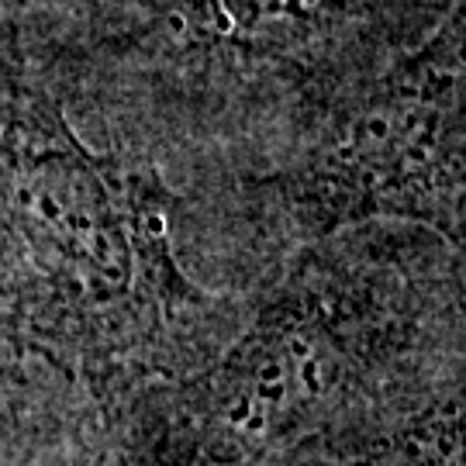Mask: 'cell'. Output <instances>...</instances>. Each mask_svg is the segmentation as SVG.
I'll use <instances>...</instances> for the list:
<instances>
[{"label":"cell","instance_id":"obj_1","mask_svg":"<svg viewBox=\"0 0 466 466\" xmlns=\"http://www.w3.org/2000/svg\"><path fill=\"white\" fill-rule=\"evenodd\" d=\"M300 198L325 232L398 221L463 242L466 0L329 117L300 169Z\"/></svg>","mask_w":466,"mask_h":466},{"label":"cell","instance_id":"obj_2","mask_svg":"<svg viewBox=\"0 0 466 466\" xmlns=\"http://www.w3.org/2000/svg\"><path fill=\"white\" fill-rule=\"evenodd\" d=\"M456 249H460V256H463V263H466V235H463V242H460Z\"/></svg>","mask_w":466,"mask_h":466}]
</instances>
